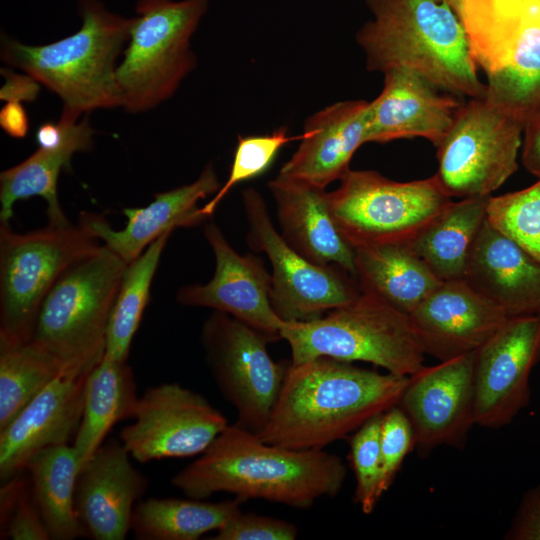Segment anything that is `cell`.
<instances>
[{
    "label": "cell",
    "instance_id": "14",
    "mask_svg": "<svg viewBox=\"0 0 540 540\" xmlns=\"http://www.w3.org/2000/svg\"><path fill=\"white\" fill-rule=\"evenodd\" d=\"M540 363V314L509 317L475 357V424L500 428L530 402V376Z\"/></svg>",
    "mask_w": 540,
    "mask_h": 540
},
{
    "label": "cell",
    "instance_id": "5",
    "mask_svg": "<svg viewBox=\"0 0 540 540\" xmlns=\"http://www.w3.org/2000/svg\"><path fill=\"white\" fill-rule=\"evenodd\" d=\"M127 264L99 245L70 265L43 299L30 340L56 357L65 375H85L102 359Z\"/></svg>",
    "mask_w": 540,
    "mask_h": 540
},
{
    "label": "cell",
    "instance_id": "27",
    "mask_svg": "<svg viewBox=\"0 0 540 540\" xmlns=\"http://www.w3.org/2000/svg\"><path fill=\"white\" fill-rule=\"evenodd\" d=\"M138 398L127 361L103 355L85 379L83 412L73 442L80 470L104 443L111 428L133 417Z\"/></svg>",
    "mask_w": 540,
    "mask_h": 540
},
{
    "label": "cell",
    "instance_id": "25",
    "mask_svg": "<svg viewBox=\"0 0 540 540\" xmlns=\"http://www.w3.org/2000/svg\"><path fill=\"white\" fill-rule=\"evenodd\" d=\"M79 115L73 110L63 108L60 120L64 124L65 132L61 145L55 149L38 148L27 159L1 173V223H9L17 201L34 196L47 202L49 224L64 226L70 223L58 200V177L63 168H70L74 153L92 148L94 134L88 117L77 122Z\"/></svg>",
    "mask_w": 540,
    "mask_h": 540
},
{
    "label": "cell",
    "instance_id": "23",
    "mask_svg": "<svg viewBox=\"0 0 540 540\" xmlns=\"http://www.w3.org/2000/svg\"><path fill=\"white\" fill-rule=\"evenodd\" d=\"M369 102L334 103L307 118L301 142L279 174L326 188L350 170L357 149L367 143Z\"/></svg>",
    "mask_w": 540,
    "mask_h": 540
},
{
    "label": "cell",
    "instance_id": "8",
    "mask_svg": "<svg viewBox=\"0 0 540 540\" xmlns=\"http://www.w3.org/2000/svg\"><path fill=\"white\" fill-rule=\"evenodd\" d=\"M451 202L435 175L398 182L376 171L350 169L328 192L333 220L354 249L409 243Z\"/></svg>",
    "mask_w": 540,
    "mask_h": 540
},
{
    "label": "cell",
    "instance_id": "15",
    "mask_svg": "<svg viewBox=\"0 0 540 540\" xmlns=\"http://www.w3.org/2000/svg\"><path fill=\"white\" fill-rule=\"evenodd\" d=\"M475 357L470 352L409 376L398 405L411 422L420 456L440 445L465 446L475 424Z\"/></svg>",
    "mask_w": 540,
    "mask_h": 540
},
{
    "label": "cell",
    "instance_id": "45",
    "mask_svg": "<svg viewBox=\"0 0 540 540\" xmlns=\"http://www.w3.org/2000/svg\"><path fill=\"white\" fill-rule=\"evenodd\" d=\"M64 124L61 120L57 123H42L35 134L38 148L55 149L61 145L64 139Z\"/></svg>",
    "mask_w": 540,
    "mask_h": 540
},
{
    "label": "cell",
    "instance_id": "4",
    "mask_svg": "<svg viewBox=\"0 0 540 540\" xmlns=\"http://www.w3.org/2000/svg\"><path fill=\"white\" fill-rule=\"evenodd\" d=\"M82 26L56 42L32 46L5 39L2 59L56 93L78 114L121 106L116 59L129 39L133 18L82 0Z\"/></svg>",
    "mask_w": 540,
    "mask_h": 540
},
{
    "label": "cell",
    "instance_id": "9",
    "mask_svg": "<svg viewBox=\"0 0 540 540\" xmlns=\"http://www.w3.org/2000/svg\"><path fill=\"white\" fill-rule=\"evenodd\" d=\"M99 246L81 224L16 233L0 222V342L31 339L48 291L74 262Z\"/></svg>",
    "mask_w": 540,
    "mask_h": 540
},
{
    "label": "cell",
    "instance_id": "33",
    "mask_svg": "<svg viewBox=\"0 0 540 540\" xmlns=\"http://www.w3.org/2000/svg\"><path fill=\"white\" fill-rule=\"evenodd\" d=\"M484 98L523 126L540 112V27L524 32L505 66L487 75Z\"/></svg>",
    "mask_w": 540,
    "mask_h": 540
},
{
    "label": "cell",
    "instance_id": "43",
    "mask_svg": "<svg viewBox=\"0 0 540 540\" xmlns=\"http://www.w3.org/2000/svg\"><path fill=\"white\" fill-rule=\"evenodd\" d=\"M0 126L9 136L24 138L29 131V117L20 101H8L0 111Z\"/></svg>",
    "mask_w": 540,
    "mask_h": 540
},
{
    "label": "cell",
    "instance_id": "41",
    "mask_svg": "<svg viewBox=\"0 0 540 540\" xmlns=\"http://www.w3.org/2000/svg\"><path fill=\"white\" fill-rule=\"evenodd\" d=\"M505 539L540 540V482L523 495Z\"/></svg>",
    "mask_w": 540,
    "mask_h": 540
},
{
    "label": "cell",
    "instance_id": "19",
    "mask_svg": "<svg viewBox=\"0 0 540 540\" xmlns=\"http://www.w3.org/2000/svg\"><path fill=\"white\" fill-rule=\"evenodd\" d=\"M384 76L381 93L369 102L367 143L422 137L437 146L464 101L439 94L435 85L412 69L396 68Z\"/></svg>",
    "mask_w": 540,
    "mask_h": 540
},
{
    "label": "cell",
    "instance_id": "3",
    "mask_svg": "<svg viewBox=\"0 0 540 540\" xmlns=\"http://www.w3.org/2000/svg\"><path fill=\"white\" fill-rule=\"evenodd\" d=\"M372 14L357 32L366 68L385 73L412 69L438 89L458 97L484 98L465 28L438 0H364Z\"/></svg>",
    "mask_w": 540,
    "mask_h": 540
},
{
    "label": "cell",
    "instance_id": "31",
    "mask_svg": "<svg viewBox=\"0 0 540 540\" xmlns=\"http://www.w3.org/2000/svg\"><path fill=\"white\" fill-rule=\"evenodd\" d=\"M243 502L237 497L221 502L193 498L141 499L132 514L131 531L138 540H197L222 527L241 510Z\"/></svg>",
    "mask_w": 540,
    "mask_h": 540
},
{
    "label": "cell",
    "instance_id": "13",
    "mask_svg": "<svg viewBox=\"0 0 540 540\" xmlns=\"http://www.w3.org/2000/svg\"><path fill=\"white\" fill-rule=\"evenodd\" d=\"M132 419L119 437L141 463L202 454L229 425L205 397L174 382L146 389Z\"/></svg>",
    "mask_w": 540,
    "mask_h": 540
},
{
    "label": "cell",
    "instance_id": "37",
    "mask_svg": "<svg viewBox=\"0 0 540 540\" xmlns=\"http://www.w3.org/2000/svg\"><path fill=\"white\" fill-rule=\"evenodd\" d=\"M382 415L363 424L350 439V460L354 470L355 501L365 514H370L379 499L381 479L380 430Z\"/></svg>",
    "mask_w": 540,
    "mask_h": 540
},
{
    "label": "cell",
    "instance_id": "40",
    "mask_svg": "<svg viewBox=\"0 0 540 540\" xmlns=\"http://www.w3.org/2000/svg\"><path fill=\"white\" fill-rule=\"evenodd\" d=\"M298 528L291 522L255 513L236 512L213 540H294Z\"/></svg>",
    "mask_w": 540,
    "mask_h": 540
},
{
    "label": "cell",
    "instance_id": "26",
    "mask_svg": "<svg viewBox=\"0 0 540 540\" xmlns=\"http://www.w3.org/2000/svg\"><path fill=\"white\" fill-rule=\"evenodd\" d=\"M354 251L360 290L408 315L443 283L409 243L364 246Z\"/></svg>",
    "mask_w": 540,
    "mask_h": 540
},
{
    "label": "cell",
    "instance_id": "6",
    "mask_svg": "<svg viewBox=\"0 0 540 540\" xmlns=\"http://www.w3.org/2000/svg\"><path fill=\"white\" fill-rule=\"evenodd\" d=\"M280 335L289 344L293 364L330 357L368 362L401 376H411L424 366L425 353L409 315L362 291L319 318L285 322Z\"/></svg>",
    "mask_w": 540,
    "mask_h": 540
},
{
    "label": "cell",
    "instance_id": "7",
    "mask_svg": "<svg viewBox=\"0 0 540 540\" xmlns=\"http://www.w3.org/2000/svg\"><path fill=\"white\" fill-rule=\"evenodd\" d=\"M208 0H140L130 42L116 68L121 106L129 112L154 108L169 98L194 68L190 39Z\"/></svg>",
    "mask_w": 540,
    "mask_h": 540
},
{
    "label": "cell",
    "instance_id": "46",
    "mask_svg": "<svg viewBox=\"0 0 540 540\" xmlns=\"http://www.w3.org/2000/svg\"><path fill=\"white\" fill-rule=\"evenodd\" d=\"M438 1L448 4L456 12V14L460 16L464 0H438Z\"/></svg>",
    "mask_w": 540,
    "mask_h": 540
},
{
    "label": "cell",
    "instance_id": "32",
    "mask_svg": "<svg viewBox=\"0 0 540 540\" xmlns=\"http://www.w3.org/2000/svg\"><path fill=\"white\" fill-rule=\"evenodd\" d=\"M171 233L157 238L127 264L112 306L104 356L127 361L132 340L149 301L153 277Z\"/></svg>",
    "mask_w": 540,
    "mask_h": 540
},
{
    "label": "cell",
    "instance_id": "11",
    "mask_svg": "<svg viewBox=\"0 0 540 540\" xmlns=\"http://www.w3.org/2000/svg\"><path fill=\"white\" fill-rule=\"evenodd\" d=\"M202 345L212 375L234 407L235 424L254 433L265 427L290 362H275L267 345L275 340L260 330L213 311L202 327Z\"/></svg>",
    "mask_w": 540,
    "mask_h": 540
},
{
    "label": "cell",
    "instance_id": "12",
    "mask_svg": "<svg viewBox=\"0 0 540 540\" xmlns=\"http://www.w3.org/2000/svg\"><path fill=\"white\" fill-rule=\"evenodd\" d=\"M250 247L264 252L272 266L271 304L285 322L310 321L354 300L361 290L342 268L315 264L293 249L270 218L258 191L242 195Z\"/></svg>",
    "mask_w": 540,
    "mask_h": 540
},
{
    "label": "cell",
    "instance_id": "21",
    "mask_svg": "<svg viewBox=\"0 0 540 540\" xmlns=\"http://www.w3.org/2000/svg\"><path fill=\"white\" fill-rule=\"evenodd\" d=\"M463 280L508 318L540 314V262L487 219Z\"/></svg>",
    "mask_w": 540,
    "mask_h": 540
},
{
    "label": "cell",
    "instance_id": "18",
    "mask_svg": "<svg viewBox=\"0 0 540 540\" xmlns=\"http://www.w3.org/2000/svg\"><path fill=\"white\" fill-rule=\"evenodd\" d=\"M409 319L425 355L446 361L478 350L508 317L457 279L443 281Z\"/></svg>",
    "mask_w": 540,
    "mask_h": 540
},
{
    "label": "cell",
    "instance_id": "42",
    "mask_svg": "<svg viewBox=\"0 0 540 540\" xmlns=\"http://www.w3.org/2000/svg\"><path fill=\"white\" fill-rule=\"evenodd\" d=\"M521 160L529 173L540 178V112L524 126Z\"/></svg>",
    "mask_w": 540,
    "mask_h": 540
},
{
    "label": "cell",
    "instance_id": "28",
    "mask_svg": "<svg viewBox=\"0 0 540 540\" xmlns=\"http://www.w3.org/2000/svg\"><path fill=\"white\" fill-rule=\"evenodd\" d=\"M459 18L477 66L490 75L525 31L540 27V0H464Z\"/></svg>",
    "mask_w": 540,
    "mask_h": 540
},
{
    "label": "cell",
    "instance_id": "34",
    "mask_svg": "<svg viewBox=\"0 0 540 540\" xmlns=\"http://www.w3.org/2000/svg\"><path fill=\"white\" fill-rule=\"evenodd\" d=\"M60 375L62 363L33 341L0 342V429Z\"/></svg>",
    "mask_w": 540,
    "mask_h": 540
},
{
    "label": "cell",
    "instance_id": "44",
    "mask_svg": "<svg viewBox=\"0 0 540 540\" xmlns=\"http://www.w3.org/2000/svg\"><path fill=\"white\" fill-rule=\"evenodd\" d=\"M39 91L38 81L28 75L14 73L6 75V83L1 89V99L6 101H33Z\"/></svg>",
    "mask_w": 540,
    "mask_h": 540
},
{
    "label": "cell",
    "instance_id": "1",
    "mask_svg": "<svg viewBox=\"0 0 540 540\" xmlns=\"http://www.w3.org/2000/svg\"><path fill=\"white\" fill-rule=\"evenodd\" d=\"M200 455L171 480L188 498L204 500L226 492L243 501L263 499L308 509L320 498L335 497L347 474L335 454L273 445L235 423Z\"/></svg>",
    "mask_w": 540,
    "mask_h": 540
},
{
    "label": "cell",
    "instance_id": "30",
    "mask_svg": "<svg viewBox=\"0 0 540 540\" xmlns=\"http://www.w3.org/2000/svg\"><path fill=\"white\" fill-rule=\"evenodd\" d=\"M490 196L451 204L409 245L442 281L463 279L474 241L487 219Z\"/></svg>",
    "mask_w": 540,
    "mask_h": 540
},
{
    "label": "cell",
    "instance_id": "16",
    "mask_svg": "<svg viewBox=\"0 0 540 540\" xmlns=\"http://www.w3.org/2000/svg\"><path fill=\"white\" fill-rule=\"evenodd\" d=\"M204 235L215 256L214 275L205 284L182 286L177 301L229 314L275 341L281 339L285 321L272 307V278L263 260L236 252L213 221L206 224Z\"/></svg>",
    "mask_w": 540,
    "mask_h": 540
},
{
    "label": "cell",
    "instance_id": "17",
    "mask_svg": "<svg viewBox=\"0 0 540 540\" xmlns=\"http://www.w3.org/2000/svg\"><path fill=\"white\" fill-rule=\"evenodd\" d=\"M120 440L104 442L79 472L75 511L85 536L123 540L148 479L132 465Z\"/></svg>",
    "mask_w": 540,
    "mask_h": 540
},
{
    "label": "cell",
    "instance_id": "2",
    "mask_svg": "<svg viewBox=\"0 0 540 540\" xmlns=\"http://www.w3.org/2000/svg\"><path fill=\"white\" fill-rule=\"evenodd\" d=\"M409 376L380 373L330 357L290 361L259 437L270 444L324 449L398 405Z\"/></svg>",
    "mask_w": 540,
    "mask_h": 540
},
{
    "label": "cell",
    "instance_id": "24",
    "mask_svg": "<svg viewBox=\"0 0 540 540\" xmlns=\"http://www.w3.org/2000/svg\"><path fill=\"white\" fill-rule=\"evenodd\" d=\"M268 188L286 242L311 262L338 266L355 278V251L333 220L326 188L280 174Z\"/></svg>",
    "mask_w": 540,
    "mask_h": 540
},
{
    "label": "cell",
    "instance_id": "39",
    "mask_svg": "<svg viewBox=\"0 0 540 540\" xmlns=\"http://www.w3.org/2000/svg\"><path fill=\"white\" fill-rule=\"evenodd\" d=\"M413 448L414 433L411 422L403 409L395 405L383 413L381 421V497L392 485L406 455Z\"/></svg>",
    "mask_w": 540,
    "mask_h": 540
},
{
    "label": "cell",
    "instance_id": "36",
    "mask_svg": "<svg viewBox=\"0 0 540 540\" xmlns=\"http://www.w3.org/2000/svg\"><path fill=\"white\" fill-rule=\"evenodd\" d=\"M299 136H289L286 127H281L270 134L239 136L232 165L226 182L203 207L198 214L205 220L212 216L225 195L241 182L263 174L271 166L283 146Z\"/></svg>",
    "mask_w": 540,
    "mask_h": 540
},
{
    "label": "cell",
    "instance_id": "29",
    "mask_svg": "<svg viewBox=\"0 0 540 540\" xmlns=\"http://www.w3.org/2000/svg\"><path fill=\"white\" fill-rule=\"evenodd\" d=\"M31 491L53 540L85 537L75 511L80 465L73 445L60 444L36 452L27 462Z\"/></svg>",
    "mask_w": 540,
    "mask_h": 540
},
{
    "label": "cell",
    "instance_id": "20",
    "mask_svg": "<svg viewBox=\"0 0 540 540\" xmlns=\"http://www.w3.org/2000/svg\"><path fill=\"white\" fill-rule=\"evenodd\" d=\"M86 375H60L0 429V479L25 471L28 460L53 445L68 444L78 430Z\"/></svg>",
    "mask_w": 540,
    "mask_h": 540
},
{
    "label": "cell",
    "instance_id": "35",
    "mask_svg": "<svg viewBox=\"0 0 540 540\" xmlns=\"http://www.w3.org/2000/svg\"><path fill=\"white\" fill-rule=\"evenodd\" d=\"M487 220L540 262V178L525 189L491 196Z\"/></svg>",
    "mask_w": 540,
    "mask_h": 540
},
{
    "label": "cell",
    "instance_id": "38",
    "mask_svg": "<svg viewBox=\"0 0 540 540\" xmlns=\"http://www.w3.org/2000/svg\"><path fill=\"white\" fill-rule=\"evenodd\" d=\"M1 523L13 540H49L50 536L34 501L30 482L19 476L1 489Z\"/></svg>",
    "mask_w": 540,
    "mask_h": 540
},
{
    "label": "cell",
    "instance_id": "10",
    "mask_svg": "<svg viewBox=\"0 0 540 540\" xmlns=\"http://www.w3.org/2000/svg\"><path fill=\"white\" fill-rule=\"evenodd\" d=\"M524 126L485 98H470L437 144L443 190L451 197L490 196L518 168Z\"/></svg>",
    "mask_w": 540,
    "mask_h": 540
},
{
    "label": "cell",
    "instance_id": "22",
    "mask_svg": "<svg viewBox=\"0 0 540 540\" xmlns=\"http://www.w3.org/2000/svg\"><path fill=\"white\" fill-rule=\"evenodd\" d=\"M219 188L216 172L209 164L194 182L157 193L145 207L124 208L127 223L123 229L114 230L104 216L91 212H81L78 223L129 263L163 234L203 221L197 203Z\"/></svg>",
    "mask_w": 540,
    "mask_h": 540
}]
</instances>
